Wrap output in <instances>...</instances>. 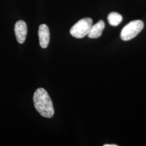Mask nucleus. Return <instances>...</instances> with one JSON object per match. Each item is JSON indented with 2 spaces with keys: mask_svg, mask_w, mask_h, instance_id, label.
Here are the masks:
<instances>
[{
  "mask_svg": "<svg viewBox=\"0 0 146 146\" xmlns=\"http://www.w3.org/2000/svg\"><path fill=\"white\" fill-rule=\"evenodd\" d=\"M104 146H117V145H115V144H113V145H109V144H106L104 145Z\"/></svg>",
  "mask_w": 146,
  "mask_h": 146,
  "instance_id": "8",
  "label": "nucleus"
},
{
  "mask_svg": "<svg viewBox=\"0 0 146 146\" xmlns=\"http://www.w3.org/2000/svg\"><path fill=\"white\" fill-rule=\"evenodd\" d=\"M93 25V20L89 17L84 18L73 26L70 31V33L73 37L77 38H81L88 35L91 27Z\"/></svg>",
  "mask_w": 146,
  "mask_h": 146,
  "instance_id": "2",
  "label": "nucleus"
},
{
  "mask_svg": "<svg viewBox=\"0 0 146 146\" xmlns=\"http://www.w3.org/2000/svg\"><path fill=\"white\" fill-rule=\"evenodd\" d=\"M108 21L111 26H117L122 21V16L117 13H110L108 16Z\"/></svg>",
  "mask_w": 146,
  "mask_h": 146,
  "instance_id": "7",
  "label": "nucleus"
},
{
  "mask_svg": "<svg viewBox=\"0 0 146 146\" xmlns=\"http://www.w3.org/2000/svg\"><path fill=\"white\" fill-rule=\"evenodd\" d=\"M38 35L40 46L42 48H46L50 41V31L48 27L44 24L40 25L38 28Z\"/></svg>",
  "mask_w": 146,
  "mask_h": 146,
  "instance_id": "5",
  "label": "nucleus"
},
{
  "mask_svg": "<svg viewBox=\"0 0 146 146\" xmlns=\"http://www.w3.org/2000/svg\"><path fill=\"white\" fill-rule=\"evenodd\" d=\"M33 101L37 111L42 116L51 118L54 114V108L49 94L44 89L39 88L34 94Z\"/></svg>",
  "mask_w": 146,
  "mask_h": 146,
  "instance_id": "1",
  "label": "nucleus"
},
{
  "mask_svg": "<svg viewBox=\"0 0 146 146\" xmlns=\"http://www.w3.org/2000/svg\"><path fill=\"white\" fill-rule=\"evenodd\" d=\"M143 22L141 20L131 21L122 30L120 36L123 41H129L136 36L143 29Z\"/></svg>",
  "mask_w": 146,
  "mask_h": 146,
  "instance_id": "3",
  "label": "nucleus"
},
{
  "mask_svg": "<svg viewBox=\"0 0 146 146\" xmlns=\"http://www.w3.org/2000/svg\"><path fill=\"white\" fill-rule=\"evenodd\" d=\"M15 33L17 42L19 43H23L26 38L27 34V27L24 21L19 20L15 25Z\"/></svg>",
  "mask_w": 146,
  "mask_h": 146,
  "instance_id": "4",
  "label": "nucleus"
},
{
  "mask_svg": "<svg viewBox=\"0 0 146 146\" xmlns=\"http://www.w3.org/2000/svg\"><path fill=\"white\" fill-rule=\"evenodd\" d=\"M105 24L104 21L100 20L98 23L92 25L89 31L88 36L90 38H97L101 36L104 30Z\"/></svg>",
  "mask_w": 146,
  "mask_h": 146,
  "instance_id": "6",
  "label": "nucleus"
}]
</instances>
